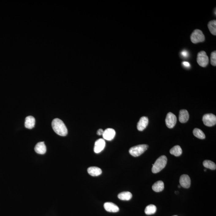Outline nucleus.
<instances>
[{
	"label": "nucleus",
	"mask_w": 216,
	"mask_h": 216,
	"mask_svg": "<svg viewBox=\"0 0 216 216\" xmlns=\"http://www.w3.org/2000/svg\"><path fill=\"white\" fill-rule=\"evenodd\" d=\"M164 188V184L163 181L159 180L154 183L152 186L153 190L156 192L162 191Z\"/></svg>",
	"instance_id": "nucleus-17"
},
{
	"label": "nucleus",
	"mask_w": 216,
	"mask_h": 216,
	"mask_svg": "<svg viewBox=\"0 0 216 216\" xmlns=\"http://www.w3.org/2000/svg\"><path fill=\"white\" fill-rule=\"evenodd\" d=\"M105 145V141L104 139L100 138L97 140L94 146V152L96 153H100L104 149Z\"/></svg>",
	"instance_id": "nucleus-8"
},
{
	"label": "nucleus",
	"mask_w": 216,
	"mask_h": 216,
	"mask_svg": "<svg viewBox=\"0 0 216 216\" xmlns=\"http://www.w3.org/2000/svg\"><path fill=\"white\" fill-rule=\"evenodd\" d=\"M203 121L204 125L206 126H213L216 125V116L213 114H207L203 116Z\"/></svg>",
	"instance_id": "nucleus-6"
},
{
	"label": "nucleus",
	"mask_w": 216,
	"mask_h": 216,
	"mask_svg": "<svg viewBox=\"0 0 216 216\" xmlns=\"http://www.w3.org/2000/svg\"><path fill=\"white\" fill-rule=\"evenodd\" d=\"M149 123V119L146 116H142L137 123V128L139 131H142L146 127Z\"/></svg>",
	"instance_id": "nucleus-11"
},
{
	"label": "nucleus",
	"mask_w": 216,
	"mask_h": 216,
	"mask_svg": "<svg viewBox=\"0 0 216 216\" xmlns=\"http://www.w3.org/2000/svg\"><path fill=\"white\" fill-rule=\"evenodd\" d=\"M198 64L202 67H205L207 66L209 62V59L206 52L201 51L198 53L197 57Z\"/></svg>",
	"instance_id": "nucleus-5"
},
{
	"label": "nucleus",
	"mask_w": 216,
	"mask_h": 216,
	"mask_svg": "<svg viewBox=\"0 0 216 216\" xmlns=\"http://www.w3.org/2000/svg\"><path fill=\"white\" fill-rule=\"evenodd\" d=\"M103 133H104V131L103 129H99L97 132V134L99 135H103Z\"/></svg>",
	"instance_id": "nucleus-27"
},
{
	"label": "nucleus",
	"mask_w": 216,
	"mask_h": 216,
	"mask_svg": "<svg viewBox=\"0 0 216 216\" xmlns=\"http://www.w3.org/2000/svg\"><path fill=\"white\" fill-rule=\"evenodd\" d=\"M52 128L57 134L61 136H66L68 134V130L66 126L62 120L56 118L52 122Z\"/></svg>",
	"instance_id": "nucleus-1"
},
{
	"label": "nucleus",
	"mask_w": 216,
	"mask_h": 216,
	"mask_svg": "<svg viewBox=\"0 0 216 216\" xmlns=\"http://www.w3.org/2000/svg\"><path fill=\"white\" fill-rule=\"evenodd\" d=\"M182 64L183 66H185L186 67L188 68L190 67V65L189 63L187 62H185V61L183 62L182 63Z\"/></svg>",
	"instance_id": "nucleus-26"
},
{
	"label": "nucleus",
	"mask_w": 216,
	"mask_h": 216,
	"mask_svg": "<svg viewBox=\"0 0 216 216\" xmlns=\"http://www.w3.org/2000/svg\"><path fill=\"white\" fill-rule=\"evenodd\" d=\"M191 40L194 44L203 42L205 40V35L201 30L196 29L194 31L191 35Z\"/></svg>",
	"instance_id": "nucleus-4"
},
{
	"label": "nucleus",
	"mask_w": 216,
	"mask_h": 216,
	"mask_svg": "<svg viewBox=\"0 0 216 216\" xmlns=\"http://www.w3.org/2000/svg\"><path fill=\"white\" fill-rule=\"evenodd\" d=\"M179 182L181 187L188 188L191 186V180L189 176L187 175H183L180 176Z\"/></svg>",
	"instance_id": "nucleus-9"
},
{
	"label": "nucleus",
	"mask_w": 216,
	"mask_h": 216,
	"mask_svg": "<svg viewBox=\"0 0 216 216\" xmlns=\"http://www.w3.org/2000/svg\"><path fill=\"white\" fill-rule=\"evenodd\" d=\"M35 151L38 154H45L47 151L46 146L44 142H39L35 147Z\"/></svg>",
	"instance_id": "nucleus-13"
},
{
	"label": "nucleus",
	"mask_w": 216,
	"mask_h": 216,
	"mask_svg": "<svg viewBox=\"0 0 216 216\" xmlns=\"http://www.w3.org/2000/svg\"><path fill=\"white\" fill-rule=\"evenodd\" d=\"M104 209L107 211L112 212V213H116L119 210V207L113 203L107 202L104 204Z\"/></svg>",
	"instance_id": "nucleus-12"
},
{
	"label": "nucleus",
	"mask_w": 216,
	"mask_h": 216,
	"mask_svg": "<svg viewBox=\"0 0 216 216\" xmlns=\"http://www.w3.org/2000/svg\"><path fill=\"white\" fill-rule=\"evenodd\" d=\"M87 172L90 175L93 176H99L102 174L101 169L97 167H89L87 169Z\"/></svg>",
	"instance_id": "nucleus-15"
},
{
	"label": "nucleus",
	"mask_w": 216,
	"mask_h": 216,
	"mask_svg": "<svg viewBox=\"0 0 216 216\" xmlns=\"http://www.w3.org/2000/svg\"><path fill=\"white\" fill-rule=\"evenodd\" d=\"M189 118V115L188 111L186 110H181L179 112V120L182 123H186Z\"/></svg>",
	"instance_id": "nucleus-14"
},
{
	"label": "nucleus",
	"mask_w": 216,
	"mask_h": 216,
	"mask_svg": "<svg viewBox=\"0 0 216 216\" xmlns=\"http://www.w3.org/2000/svg\"><path fill=\"white\" fill-rule=\"evenodd\" d=\"M194 135L199 139H203L205 138V134L201 129L195 128L193 131Z\"/></svg>",
	"instance_id": "nucleus-22"
},
{
	"label": "nucleus",
	"mask_w": 216,
	"mask_h": 216,
	"mask_svg": "<svg viewBox=\"0 0 216 216\" xmlns=\"http://www.w3.org/2000/svg\"><path fill=\"white\" fill-rule=\"evenodd\" d=\"M182 55L184 57H188V52L187 51L184 50L182 52H181Z\"/></svg>",
	"instance_id": "nucleus-25"
},
{
	"label": "nucleus",
	"mask_w": 216,
	"mask_h": 216,
	"mask_svg": "<svg viewBox=\"0 0 216 216\" xmlns=\"http://www.w3.org/2000/svg\"><path fill=\"white\" fill-rule=\"evenodd\" d=\"M35 120L33 116H29L26 118L25 127L28 129H32L35 127Z\"/></svg>",
	"instance_id": "nucleus-16"
},
{
	"label": "nucleus",
	"mask_w": 216,
	"mask_h": 216,
	"mask_svg": "<svg viewBox=\"0 0 216 216\" xmlns=\"http://www.w3.org/2000/svg\"><path fill=\"white\" fill-rule=\"evenodd\" d=\"M208 27L210 33L212 35L215 36L216 35V21L215 20L210 21L208 23Z\"/></svg>",
	"instance_id": "nucleus-20"
},
{
	"label": "nucleus",
	"mask_w": 216,
	"mask_h": 216,
	"mask_svg": "<svg viewBox=\"0 0 216 216\" xmlns=\"http://www.w3.org/2000/svg\"><path fill=\"white\" fill-rule=\"evenodd\" d=\"M170 153L171 154L176 157L180 156L182 153V150L179 145L174 146L170 150Z\"/></svg>",
	"instance_id": "nucleus-19"
},
{
	"label": "nucleus",
	"mask_w": 216,
	"mask_h": 216,
	"mask_svg": "<svg viewBox=\"0 0 216 216\" xmlns=\"http://www.w3.org/2000/svg\"><path fill=\"white\" fill-rule=\"evenodd\" d=\"M167 158L165 155H162L157 159L154 164H153L152 171L153 173L160 172L167 165Z\"/></svg>",
	"instance_id": "nucleus-2"
},
{
	"label": "nucleus",
	"mask_w": 216,
	"mask_h": 216,
	"mask_svg": "<svg viewBox=\"0 0 216 216\" xmlns=\"http://www.w3.org/2000/svg\"><path fill=\"white\" fill-rule=\"evenodd\" d=\"M203 165L205 168L214 170L216 169V165L215 163L210 160H205L203 163Z\"/></svg>",
	"instance_id": "nucleus-23"
},
{
	"label": "nucleus",
	"mask_w": 216,
	"mask_h": 216,
	"mask_svg": "<svg viewBox=\"0 0 216 216\" xmlns=\"http://www.w3.org/2000/svg\"><path fill=\"white\" fill-rule=\"evenodd\" d=\"M116 134V132L114 129L111 128H108L104 131L103 137L104 139L107 141H111L114 138Z\"/></svg>",
	"instance_id": "nucleus-10"
},
{
	"label": "nucleus",
	"mask_w": 216,
	"mask_h": 216,
	"mask_svg": "<svg viewBox=\"0 0 216 216\" xmlns=\"http://www.w3.org/2000/svg\"><path fill=\"white\" fill-rule=\"evenodd\" d=\"M118 197L119 199L122 201H129L132 198V194L129 192H123L119 194Z\"/></svg>",
	"instance_id": "nucleus-18"
},
{
	"label": "nucleus",
	"mask_w": 216,
	"mask_h": 216,
	"mask_svg": "<svg viewBox=\"0 0 216 216\" xmlns=\"http://www.w3.org/2000/svg\"><path fill=\"white\" fill-rule=\"evenodd\" d=\"M177 216L175 215V216Z\"/></svg>",
	"instance_id": "nucleus-30"
},
{
	"label": "nucleus",
	"mask_w": 216,
	"mask_h": 216,
	"mask_svg": "<svg viewBox=\"0 0 216 216\" xmlns=\"http://www.w3.org/2000/svg\"><path fill=\"white\" fill-rule=\"evenodd\" d=\"M157 211L156 207L153 205H150L146 207L145 209V213L147 215L154 214Z\"/></svg>",
	"instance_id": "nucleus-21"
},
{
	"label": "nucleus",
	"mask_w": 216,
	"mask_h": 216,
	"mask_svg": "<svg viewBox=\"0 0 216 216\" xmlns=\"http://www.w3.org/2000/svg\"><path fill=\"white\" fill-rule=\"evenodd\" d=\"M149 146L145 144L134 146L129 149V153L133 157H137L143 154L148 148Z\"/></svg>",
	"instance_id": "nucleus-3"
},
{
	"label": "nucleus",
	"mask_w": 216,
	"mask_h": 216,
	"mask_svg": "<svg viewBox=\"0 0 216 216\" xmlns=\"http://www.w3.org/2000/svg\"><path fill=\"white\" fill-rule=\"evenodd\" d=\"M204 171H207V170H206V169L204 170Z\"/></svg>",
	"instance_id": "nucleus-29"
},
{
	"label": "nucleus",
	"mask_w": 216,
	"mask_h": 216,
	"mask_svg": "<svg viewBox=\"0 0 216 216\" xmlns=\"http://www.w3.org/2000/svg\"><path fill=\"white\" fill-rule=\"evenodd\" d=\"M178 187H179V188H180V187H181V186H178Z\"/></svg>",
	"instance_id": "nucleus-28"
},
{
	"label": "nucleus",
	"mask_w": 216,
	"mask_h": 216,
	"mask_svg": "<svg viewBox=\"0 0 216 216\" xmlns=\"http://www.w3.org/2000/svg\"><path fill=\"white\" fill-rule=\"evenodd\" d=\"M210 63L213 66L216 65V52L214 51L212 52L210 55Z\"/></svg>",
	"instance_id": "nucleus-24"
},
{
	"label": "nucleus",
	"mask_w": 216,
	"mask_h": 216,
	"mask_svg": "<svg viewBox=\"0 0 216 216\" xmlns=\"http://www.w3.org/2000/svg\"><path fill=\"white\" fill-rule=\"evenodd\" d=\"M177 118L176 116L172 112H169L166 116V125L169 128L172 129L176 125Z\"/></svg>",
	"instance_id": "nucleus-7"
}]
</instances>
